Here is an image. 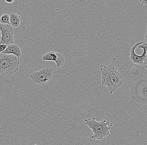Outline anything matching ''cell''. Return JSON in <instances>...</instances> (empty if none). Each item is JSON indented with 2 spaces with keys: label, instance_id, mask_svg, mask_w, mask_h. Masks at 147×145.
Returning a JSON list of instances; mask_svg holds the SVG:
<instances>
[{
  "label": "cell",
  "instance_id": "cell-8",
  "mask_svg": "<svg viewBox=\"0 0 147 145\" xmlns=\"http://www.w3.org/2000/svg\"><path fill=\"white\" fill-rule=\"evenodd\" d=\"M42 59L44 61H52L56 63L57 67H60L64 65V58L61 53L49 51L42 56Z\"/></svg>",
  "mask_w": 147,
  "mask_h": 145
},
{
  "label": "cell",
  "instance_id": "cell-13",
  "mask_svg": "<svg viewBox=\"0 0 147 145\" xmlns=\"http://www.w3.org/2000/svg\"><path fill=\"white\" fill-rule=\"evenodd\" d=\"M139 1L143 5H147V0H139Z\"/></svg>",
  "mask_w": 147,
  "mask_h": 145
},
{
  "label": "cell",
  "instance_id": "cell-16",
  "mask_svg": "<svg viewBox=\"0 0 147 145\" xmlns=\"http://www.w3.org/2000/svg\"><path fill=\"white\" fill-rule=\"evenodd\" d=\"M2 14H3L2 12L1 11H0V17H1V15Z\"/></svg>",
  "mask_w": 147,
  "mask_h": 145
},
{
  "label": "cell",
  "instance_id": "cell-12",
  "mask_svg": "<svg viewBox=\"0 0 147 145\" xmlns=\"http://www.w3.org/2000/svg\"><path fill=\"white\" fill-rule=\"evenodd\" d=\"M7 45L6 44H0V53H1L5 50L7 47Z\"/></svg>",
  "mask_w": 147,
  "mask_h": 145
},
{
  "label": "cell",
  "instance_id": "cell-3",
  "mask_svg": "<svg viewBox=\"0 0 147 145\" xmlns=\"http://www.w3.org/2000/svg\"><path fill=\"white\" fill-rule=\"evenodd\" d=\"M84 121L85 124L91 129L93 133L91 136L92 139L101 140L106 137L111 136L110 130L113 124L110 121L103 120L98 122L94 117L85 119Z\"/></svg>",
  "mask_w": 147,
  "mask_h": 145
},
{
  "label": "cell",
  "instance_id": "cell-15",
  "mask_svg": "<svg viewBox=\"0 0 147 145\" xmlns=\"http://www.w3.org/2000/svg\"><path fill=\"white\" fill-rule=\"evenodd\" d=\"M147 31L146 30V33H145V42H146V43H147Z\"/></svg>",
  "mask_w": 147,
  "mask_h": 145
},
{
  "label": "cell",
  "instance_id": "cell-11",
  "mask_svg": "<svg viewBox=\"0 0 147 145\" xmlns=\"http://www.w3.org/2000/svg\"><path fill=\"white\" fill-rule=\"evenodd\" d=\"M0 23L3 24L10 25L9 23V14L5 13L0 17Z\"/></svg>",
  "mask_w": 147,
  "mask_h": 145
},
{
  "label": "cell",
  "instance_id": "cell-17",
  "mask_svg": "<svg viewBox=\"0 0 147 145\" xmlns=\"http://www.w3.org/2000/svg\"><path fill=\"white\" fill-rule=\"evenodd\" d=\"M1 31H0V44H1Z\"/></svg>",
  "mask_w": 147,
  "mask_h": 145
},
{
  "label": "cell",
  "instance_id": "cell-9",
  "mask_svg": "<svg viewBox=\"0 0 147 145\" xmlns=\"http://www.w3.org/2000/svg\"><path fill=\"white\" fill-rule=\"evenodd\" d=\"M1 53L4 54L13 55L20 58L22 56V51L19 47L18 45L14 44L8 45L5 50Z\"/></svg>",
  "mask_w": 147,
  "mask_h": 145
},
{
  "label": "cell",
  "instance_id": "cell-5",
  "mask_svg": "<svg viewBox=\"0 0 147 145\" xmlns=\"http://www.w3.org/2000/svg\"><path fill=\"white\" fill-rule=\"evenodd\" d=\"M147 43L139 42L131 47L129 59L134 64L138 65H147Z\"/></svg>",
  "mask_w": 147,
  "mask_h": 145
},
{
  "label": "cell",
  "instance_id": "cell-2",
  "mask_svg": "<svg viewBox=\"0 0 147 145\" xmlns=\"http://www.w3.org/2000/svg\"><path fill=\"white\" fill-rule=\"evenodd\" d=\"M101 74V84L107 87L111 94L116 91L123 82V77L113 65L104 66L100 69Z\"/></svg>",
  "mask_w": 147,
  "mask_h": 145
},
{
  "label": "cell",
  "instance_id": "cell-4",
  "mask_svg": "<svg viewBox=\"0 0 147 145\" xmlns=\"http://www.w3.org/2000/svg\"><path fill=\"white\" fill-rule=\"evenodd\" d=\"M21 59L11 54L0 53V74L11 76L17 71Z\"/></svg>",
  "mask_w": 147,
  "mask_h": 145
},
{
  "label": "cell",
  "instance_id": "cell-1",
  "mask_svg": "<svg viewBox=\"0 0 147 145\" xmlns=\"http://www.w3.org/2000/svg\"><path fill=\"white\" fill-rule=\"evenodd\" d=\"M147 65L143 66L140 75L130 84V95L133 101L143 105L147 104Z\"/></svg>",
  "mask_w": 147,
  "mask_h": 145
},
{
  "label": "cell",
  "instance_id": "cell-7",
  "mask_svg": "<svg viewBox=\"0 0 147 145\" xmlns=\"http://www.w3.org/2000/svg\"><path fill=\"white\" fill-rule=\"evenodd\" d=\"M1 32V44H5L7 45L14 44L13 27L9 24L0 23Z\"/></svg>",
  "mask_w": 147,
  "mask_h": 145
},
{
  "label": "cell",
  "instance_id": "cell-14",
  "mask_svg": "<svg viewBox=\"0 0 147 145\" xmlns=\"http://www.w3.org/2000/svg\"><path fill=\"white\" fill-rule=\"evenodd\" d=\"M14 1V0H5L6 2L9 3H12Z\"/></svg>",
  "mask_w": 147,
  "mask_h": 145
},
{
  "label": "cell",
  "instance_id": "cell-10",
  "mask_svg": "<svg viewBox=\"0 0 147 145\" xmlns=\"http://www.w3.org/2000/svg\"><path fill=\"white\" fill-rule=\"evenodd\" d=\"M21 16L16 13H11L9 14L10 25L13 28H18L21 24Z\"/></svg>",
  "mask_w": 147,
  "mask_h": 145
},
{
  "label": "cell",
  "instance_id": "cell-6",
  "mask_svg": "<svg viewBox=\"0 0 147 145\" xmlns=\"http://www.w3.org/2000/svg\"><path fill=\"white\" fill-rule=\"evenodd\" d=\"M54 69L46 67L38 71H34L30 75L29 78L35 84L44 85L49 83L53 76Z\"/></svg>",
  "mask_w": 147,
  "mask_h": 145
}]
</instances>
